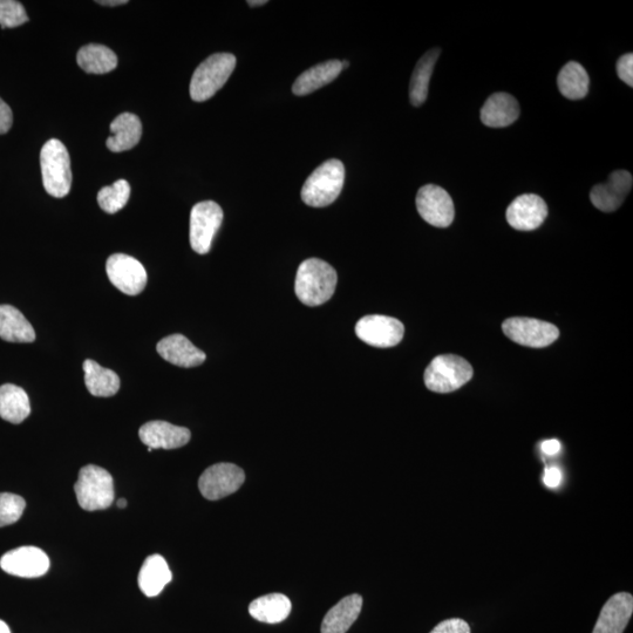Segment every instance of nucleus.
Returning a JSON list of instances; mask_svg holds the SVG:
<instances>
[{
    "instance_id": "1",
    "label": "nucleus",
    "mask_w": 633,
    "mask_h": 633,
    "mask_svg": "<svg viewBox=\"0 0 633 633\" xmlns=\"http://www.w3.org/2000/svg\"><path fill=\"white\" fill-rule=\"evenodd\" d=\"M338 275L329 263L309 258L299 265L295 291L304 305L319 306L330 301L335 294Z\"/></svg>"
},
{
    "instance_id": "2",
    "label": "nucleus",
    "mask_w": 633,
    "mask_h": 633,
    "mask_svg": "<svg viewBox=\"0 0 633 633\" xmlns=\"http://www.w3.org/2000/svg\"><path fill=\"white\" fill-rule=\"evenodd\" d=\"M345 182V167L342 161L332 159L319 166L302 188V200L313 208L328 207L342 193Z\"/></svg>"
},
{
    "instance_id": "3",
    "label": "nucleus",
    "mask_w": 633,
    "mask_h": 633,
    "mask_svg": "<svg viewBox=\"0 0 633 633\" xmlns=\"http://www.w3.org/2000/svg\"><path fill=\"white\" fill-rule=\"evenodd\" d=\"M236 67L231 53H216L196 68L190 81V97L196 102L207 101L226 85Z\"/></svg>"
},
{
    "instance_id": "4",
    "label": "nucleus",
    "mask_w": 633,
    "mask_h": 633,
    "mask_svg": "<svg viewBox=\"0 0 633 633\" xmlns=\"http://www.w3.org/2000/svg\"><path fill=\"white\" fill-rule=\"evenodd\" d=\"M40 166L47 194L57 199L67 196L72 187V169L70 154L63 142L57 139L46 142L40 152Z\"/></svg>"
},
{
    "instance_id": "5",
    "label": "nucleus",
    "mask_w": 633,
    "mask_h": 633,
    "mask_svg": "<svg viewBox=\"0 0 633 633\" xmlns=\"http://www.w3.org/2000/svg\"><path fill=\"white\" fill-rule=\"evenodd\" d=\"M79 506L87 512L110 508L114 502V481L106 469L88 465L80 469L74 485Z\"/></svg>"
},
{
    "instance_id": "6",
    "label": "nucleus",
    "mask_w": 633,
    "mask_h": 633,
    "mask_svg": "<svg viewBox=\"0 0 633 633\" xmlns=\"http://www.w3.org/2000/svg\"><path fill=\"white\" fill-rule=\"evenodd\" d=\"M424 378L428 390L451 393L473 378V367L459 356L442 355L434 358L428 365Z\"/></svg>"
},
{
    "instance_id": "7",
    "label": "nucleus",
    "mask_w": 633,
    "mask_h": 633,
    "mask_svg": "<svg viewBox=\"0 0 633 633\" xmlns=\"http://www.w3.org/2000/svg\"><path fill=\"white\" fill-rule=\"evenodd\" d=\"M223 210L214 201L195 204L190 213V245L195 253L206 255L211 249L217 231L222 226Z\"/></svg>"
},
{
    "instance_id": "8",
    "label": "nucleus",
    "mask_w": 633,
    "mask_h": 633,
    "mask_svg": "<svg viewBox=\"0 0 633 633\" xmlns=\"http://www.w3.org/2000/svg\"><path fill=\"white\" fill-rule=\"evenodd\" d=\"M503 332L514 343L542 349L556 342L560 331L554 324L533 318H509L502 325Z\"/></svg>"
},
{
    "instance_id": "9",
    "label": "nucleus",
    "mask_w": 633,
    "mask_h": 633,
    "mask_svg": "<svg viewBox=\"0 0 633 633\" xmlns=\"http://www.w3.org/2000/svg\"><path fill=\"white\" fill-rule=\"evenodd\" d=\"M108 278L115 288L128 296H136L145 290L147 271L141 262L125 254H115L106 263Z\"/></svg>"
},
{
    "instance_id": "10",
    "label": "nucleus",
    "mask_w": 633,
    "mask_h": 633,
    "mask_svg": "<svg viewBox=\"0 0 633 633\" xmlns=\"http://www.w3.org/2000/svg\"><path fill=\"white\" fill-rule=\"evenodd\" d=\"M245 481L243 469L233 464H217L204 471L199 480L201 494L210 501H217L234 494Z\"/></svg>"
},
{
    "instance_id": "11",
    "label": "nucleus",
    "mask_w": 633,
    "mask_h": 633,
    "mask_svg": "<svg viewBox=\"0 0 633 633\" xmlns=\"http://www.w3.org/2000/svg\"><path fill=\"white\" fill-rule=\"evenodd\" d=\"M356 333L367 345L387 349L397 346L405 335L404 324L396 318L371 315L357 323Z\"/></svg>"
},
{
    "instance_id": "12",
    "label": "nucleus",
    "mask_w": 633,
    "mask_h": 633,
    "mask_svg": "<svg viewBox=\"0 0 633 633\" xmlns=\"http://www.w3.org/2000/svg\"><path fill=\"white\" fill-rule=\"evenodd\" d=\"M418 213L428 224L447 228L454 221L455 209L451 195L444 188L426 185L417 195Z\"/></svg>"
},
{
    "instance_id": "13",
    "label": "nucleus",
    "mask_w": 633,
    "mask_h": 633,
    "mask_svg": "<svg viewBox=\"0 0 633 633\" xmlns=\"http://www.w3.org/2000/svg\"><path fill=\"white\" fill-rule=\"evenodd\" d=\"M50 564L49 556L36 547L11 550L0 558V568L6 574L23 578L44 576L49 571Z\"/></svg>"
},
{
    "instance_id": "14",
    "label": "nucleus",
    "mask_w": 633,
    "mask_h": 633,
    "mask_svg": "<svg viewBox=\"0 0 633 633\" xmlns=\"http://www.w3.org/2000/svg\"><path fill=\"white\" fill-rule=\"evenodd\" d=\"M633 185L632 175L626 170H615L608 181L591 189L590 200L603 213H614L629 196Z\"/></svg>"
},
{
    "instance_id": "15",
    "label": "nucleus",
    "mask_w": 633,
    "mask_h": 633,
    "mask_svg": "<svg viewBox=\"0 0 633 633\" xmlns=\"http://www.w3.org/2000/svg\"><path fill=\"white\" fill-rule=\"evenodd\" d=\"M548 216L547 203L535 194H524L510 203L506 217L516 230L533 231L540 228Z\"/></svg>"
},
{
    "instance_id": "16",
    "label": "nucleus",
    "mask_w": 633,
    "mask_h": 633,
    "mask_svg": "<svg viewBox=\"0 0 633 633\" xmlns=\"http://www.w3.org/2000/svg\"><path fill=\"white\" fill-rule=\"evenodd\" d=\"M142 442L152 449H176L186 446L192 433L186 427L175 426L167 421H149L139 431Z\"/></svg>"
},
{
    "instance_id": "17",
    "label": "nucleus",
    "mask_w": 633,
    "mask_h": 633,
    "mask_svg": "<svg viewBox=\"0 0 633 633\" xmlns=\"http://www.w3.org/2000/svg\"><path fill=\"white\" fill-rule=\"evenodd\" d=\"M632 614V595L629 592H618L604 604L592 633H623Z\"/></svg>"
},
{
    "instance_id": "18",
    "label": "nucleus",
    "mask_w": 633,
    "mask_h": 633,
    "mask_svg": "<svg viewBox=\"0 0 633 633\" xmlns=\"http://www.w3.org/2000/svg\"><path fill=\"white\" fill-rule=\"evenodd\" d=\"M159 355L175 366L196 367L206 362V353L197 349L190 340L183 335H172L160 340L156 346Z\"/></svg>"
},
{
    "instance_id": "19",
    "label": "nucleus",
    "mask_w": 633,
    "mask_h": 633,
    "mask_svg": "<svg viewBox=\"0 0 633 633\" xmlns=\"http://www.w3.org/2000/svg\"><path fill=\"white\" fill-rule=\"evenodd\" d=\"M520 117L519 102L508 93H495L489 97L481 110L483 125L503 128L513 125Z\"/></svg>"
},
{
    "instance_id": "20",
    "label": "nucleus",
    "mask_w": 633,
    "mask_h": 633,
    "mask_svg": "<svg viewBox=\"0 0 633 633\" xmlns=\"http://www.w3.org/2000/svg\"><path fill=\"white\" fill-rule=\"evenodd\" d=\"M141 135L140 119L132 113H124L112 121L111 136L106 145L113 153L126 152L139 144Z\"/></svg>"
},
{
    "instance_id": "21",
    "label": "nucleus",
    "mask_w": 633,
    "mask_h": 633,
    "mask_svg": "<svg viewBox=\"0 0 633 633\" xmlns=\"http://www.w3.org/2000/svg\"><path fill=\"white\" fill-rule=\"evenodd\" d=\"M342 71V61H324V63L313 66L302 73L292 86V92L298 97L316 92L319 88L335 81Z\"/></svg>"
},
{
    "instance_id": "22",
    "label": "nucleus",
    "mask_w": 633,
    "mask_h": 633,
    "mask_svg": "<svg viewBox=\"0 0 633 633\" xmlns=\"http://www.w3.org/2000/svg\"><path fill=\"white\" fill-rule=\"evenodd\" d=\"M362 608V596L355 594L343 598L324 617L322 633H346L357 621Z\"/></svg>"
},
{
    "instance_id": "23",
    "label": "nucleus",
    "mask_w": 633,
    "mask_h": 633,
    "mask_svg": "<svg viewBox=\"0 0 633 633\" xmlns=\"http://www.w3.org/2000/svg\"><path fill=\"white\" fill-rule=\"evenodd\" d=\"M0 338L9 343H32L36 340V332L18 309L0 305Z\"/></svg>"
},
{
    "instance_id": "24",
    "label": "nucleus",
    "mask_w": 633,
    "mask_h": 633,
    "mask_svg": "<svg viewBox=\"0 0 633 633\" xmlns=\"http://www.w3.org/2000/svg\"><path fill=\"white\" fill-rule=\"evenodd\" d=\"M172 578V571H170L165 558L161 555H152L144 562L138 582L141 591L147 597H156L172 581Z\"/></svg>"
},
{
    "instance_id": "25",
    "label": "nucleus",
    "mask_w": 633,
    "mask_h": 633,
    "mask_svg": "<svg viewBox=\"0 0 633 633\" xmlns=\"http://www.w3.org/2000/svg\"><path fill=\"white\" fill-rule=\"evenodd\" d=\"M30 413V399L22 387L13 384L0 386V418L17 425Z\"/></svg>"
},
{
    "instance_id": "26",
    "label": "nucleus",
    "mask_w": 633,
    "mask_h": 633,
    "mask_svg": "<svg viewBox=\"0 0 633 633\" xmlns=\"http://www.w3.org/2000/svg\"><path fill=\"white\" fill-rule=\"evenodd\" d=\"M85 384L92 396L100 398L113 397L120 390V378L112 370L105 369L87 359L84 363Z\"/></svg>"
},
{
    "instance_id": "27",
    "label": "nucleus",
    "mask_w": 633,
    "mask_h": 633,
    "mask_svg": "<svg viewBox=\"0 0 633 633\" xmlns=\"http://www.w3.org/2000/svg\"><path fill=\"white\" fill-rule=\"evenodd\" d=\"M291 601L282 594H270L257 598L249 605V614L256 621L267 624H278L291 614Z\"/></svg>"
},
{
    "instance_id": "28",
    "label": "nucleus",
    "mask_w": 633,
    "mask_h": 633,
    "mask_svg": "<svg viewBox=\"0 0 633 633\" xmlns=\"http://www.w3.org/2000/svg\"><path fill=\"white\" fill-rule=\"evenodd\" d=\"M440 54V49L428 51L414 68L410 84V100L414 107L424 105L427 100L430 81Z\"/></svg>"
},
{
    "instance_id": "29",
    "label": "nucleus",
    "mask_w": 633,
    "mask_h": 633,
    "mask_svg": "<svg viewBox=\"0 0 633 633\" xmlns=\"http://www.w3.org/2000/svg\"><path fill=\"white\" fill-rule=\"evenodd\" d=\"M557 84L563 97L569 100H581L589 93L590 78L581 64L569 61L558 74Z\"/></svg>"
},
{
    "instance_id": "30",
    "label": "nucleus",
    "mask_w": 633,
    "mask_h": 633,
    "mask_svg": "<svg viewBox=\"0 0 633 633\" xmlns=\"http://www.w3.org/2000/svg\"><path fill=\"white\" fill-rule=\"evenodd\" d=\"M78 65L86 73L106 74L110 73L118 66V57L107 46L90 44L81 49L77 56Z\"/></svg>"
},
{
    "instance_id": "31",
    "label": "nucleus",
    "mask_w": 633,
    "mask_h": 633,
    "mask_svg": "<svg viewBox=\"0 0 633 633\" xmlns=\"http://www.w3.org/2000/svg\"><path fill=\"white\" fill-rule=\"evenodd\" d=\"M129 196H131V186L127 181L119 180L114 182L112 186L100 190L98 203L106 213L115 214L126 207Z\"/></svg>"
},
{
    "instance_id": "32",
    "label": "nucleus",
    "mask_w": 633,
    "mask_h": 633,
    "mask_svg": "<svg viewBox=\"0 0 633 633\" xmlns=\"http://www.w3.org/2000/svg\"><path fill=\"white\" fill-rule=\"evenodd\" d=\"M26 502L22 496L0 493V528L16 523L23 516Z\"/></svg>"
},
{
    "instance_id": "33",
    "label": "nucleus",
    "mask_w": 633,
    "mask_h": 633,
    "mask_svg": "<svg viewBox=\"0 0 633 633\" xmlns=\"http://www.w3.org/2000/svg\"><path fill=\"white\" fill-rule=\"evenodd\" d=\"M29 22V17L22 3L16 0H0V26L2 29H13Z\"/></svg>"
},
{
    "instance_id": "34",
    "label": "nucleus",
    "mask_w": 633,
    "mask_h": 633,
    "mask_svg": "<svg viewBox=\"0 0 633 633\" xmlns=\"http://www.w3.org/2000/svg\"><path fill=\"white\" fill-rule=\"evenodd\" d=\"M431 633H472V631L464 619L449 618L435 626Z\"/></svg>"
},
{
    "instance_id": "35",
    "label": "nucleus",
    "mask_w": 633,
    "mask_h": 633,
    "mask_svg": "<svg viewBox=\"0 0 633 633\" xmlns=\"http://www.w3.org/2000/svg\"><path fill=\"white\" fill-rule=\"evenodd\" d=\"M617 74L619 79L630 87L633 86V54H624L617 61Z\"/></svg>"
},
{
    "instance_id": "36",
    "label": "nucleus",
    "mask_w": 633,
    "mask_h": 633,
    "mask_svg": "<svg viewBox=\"0 0 633 633\" xmlns=\"http://www.w3.org/2000/svg\"><path fill=\"white\" fill-rule=\"evenodd\" d=\"M13 124V114L11 108L0 98V135L10 131Z\"/></svg>"
},
{
    "instance_id": "37",
    "label": "nucleus",
    "mask_w": 633,
    "mask_h": 633,
    "mask_svg": "<svg viewBox=\"0 0 633 633\" xmlns=\"http://www.w3.org/2000/svg\"><path fill=\"white\" fill-rule=\"evenodd\" d=\"M563 475L561 469L553 466L547 467L546 472H544L543 483L550 489H554L560 487L562 483Z\"/></svg>"
},
{
    "instance_id": "38",
    "label": "nucleus",
    "mask_w": 633,
    "mask_h": 633,
    "mask_svg": "<svg viewBox=\"0 0 633 633\" xmlns=\"http://www.w3.org/2000/svg\"><path fill=\"white\" fill-rule=\"evenodd\" d=\"M561 442L556 440V439H550L547 441H544L542 444V452L544 454L553 456L556 455L558 452L561 451Z\"/></svg>"
},
{
    "instance_id": "39",
    "label": "nucleus",
    "mask_w": 633,
    "mask_h": 633,
    "mask_svg": "<svg viewBox=\"0 0 633 633\" xmlns=\"http://www.w3.org/2000/svg\"><path fill=\"white\" fill-rule=\"evenodd\" d=\"M100 5H104V6H117V5H125L128 4L127 0H100V2H97Z\"/></svg>"
},
{
    "instance_id": "40",
    "label": "nucleus",
    "mask_w": 633,
    "mask_h": 633,
    "mask_svg": "<svg viewBox=\"0 0 633 633\" xmlns=\"http://www.w3.org/2000/svg\"><path fill=\"white\" fill-rule=\"evenodd\" d=\"M249 6H251V8H257V6H263L265 4H268L267 0H253V2H248Z\"/></svg>"
},
{
    "instance_id": "41",
    "label": "nucleus",
    "mask_w": 633,
    "mask_h": 633,
    "mask_svg": "<svg viewBox=\"0 0 633 633\" xmlns=\"http://www.w3.org/2000/svg\"><path fill=\"white\" fill-rule=\"evenodd\" d=\"M0 633H11L9 625L3 621H0Z\"/></svg>"
},
{
    "instance_id": "42",
    "label": "nucleus",
    "mask_w": 633,
    "mask_h": 633,
    "mask_svg": "<svg viewBox=\"0 0 633 633\" xmlns=\"http://www.w3.org/2000/svg\"><path fill=\"white\" fill-rule=\"evenodd\" d=\"M127 505H128V502H127V500H125V499H120V500L118 501V507H119V508H121V509L126 508V507H127Z\"/></svg>"
},
{
    "instance_id": "43",
    "label": "nucleus",
    "mask_w": 633,
    "mask_h": 633,
    "mask_svg": "<svg viewBox=\"0 0 633 633\" xmlns=\"http://www.w3.org/2000/svg\"><path fill=\"white\" fill-rule=\"evenodd\" d=\"M349 66H350L349 61H342L343 70H344V68H347Z\"/></svg>"
}]
</instances>
